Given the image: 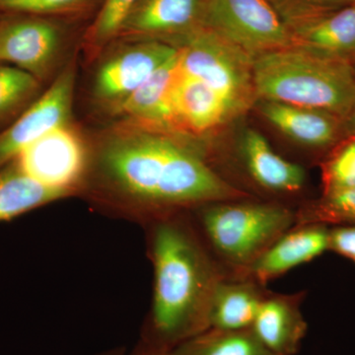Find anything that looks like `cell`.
<instances>
[{"mask_svg":"<svg viewBox=\"0 0 355 355\" xmlns=\"http://www.w3.org/2000/svg\"><path fill=\"white\" fill-rule=\"evenodd\" d=\"M260 110L266 120L302 146L319 148L336 139V121L327 112L272 101H261Z\"/></svg>","mask_w":355,"mask_h":355,"instance_id":"obj_20","label":"cell"},{"mask_svg":"<svg viewBox=\"0 0 355 355\" xmlns=\"http://www.w3.org/2000/svg\"><path fill=\"white\" fill-rule=\"evenodd\" d=\"M289 29L295 46L343 58L355 53V2Z\"/></svg>","mask_w":355,"mask_h":355,"instance_id":"obj_18","label":"cell"},{"mask_svg":"<svg viewBox=\"0 0 355 355\" xmlns=\"http://www.w3.org/2000/svg\"><path fill=\"white\" fill-rule=\"evenodd\" d=\"M239 153L245 174L259 190L284 198L295 197L304 190V168L275 153L260 132L248 130Z\"/></svg>","mask_w":355,"mask_h":355,"instance_id":"obj_13","label":"cell"},{"mask_svg":"<svg viewBox=\"0 0 355 355\" xmlns=\"http://www.w3.org/2000/svg\"><path fill=\"white\" fill-rule=\"evenodd\" d=\"M214 258L230 275H248L273 243L296 225V207L268 200H219L191 210Z\"/></svg>","mask_w":355,"mask_h":355,"instance_id":"obj_4","label":"cell"},{"mask_svg":"<svg viewBox=\"0 0 355 355\" xmlns=\"http://www.w3.org/2000/svg\"><path fill=\"white\" fill-rule=\"evenodd\" d=\"M179 72L180 51H178L171 60L156 70L121 105L111 120L175 133L172 98Z\"/></svg>","mask_w":355,"mask_h":355,"instance_id":"obj_15","label":"cell"},{"mask_svg":"<svg viewBox=\"0 0 355 355\" xmlns=\"http://www.w3.org/2000/svg\"><path fill=\"white\" fill-rule=\"evenodd\" d=\"M205 28L252 58L293 44L291 29L270 0H209Z\"/></svg>","mask_w":355,"mask_h":355,"instance_id":"obj_8","label":"cell"},{"mask_svg":"<svg viewBox=\"0 0 355 355\" xmlns=\"http://www.w3.org/2000/svg\"><path fill=\"white\" fill-rule=\"evenodd\" d=\"M310 223L355 226V187L328 193L321 200L296 207V225Z\"/></svg>","mask_w":355,"mask_h":355,"instance_id":"obj_25","label":"cell"},{"mask_svg":"<svg viewBox=\"0 0 355 355\" xmlns=\"http://www.w3.org/2000/svg\"><path fill=\"white\" fill-rule=\"evenodd\" d=\"M171 44L154 41H114L94 62L90 100L110 119L149 78L178 53Z\"/></svg>","mask_w":355,"mask_h":355,"instance_id":"obj_6","label":"cell"},{"mask_svg":"<svg viewBox=\"0 0 355 355\" xmlns=\"http://www.w3.org/2000/svg\"><path fill=\"white\" fill-rule=\"evenodd\" d=\"M179 51L182 71L216 90L236 114L253 102V58L241 49L203 28Z\"/></svg>","mask_w":355,"mask_h":355,"instance_id":"obj_7","label":"cell"},{"mask_svg":"<svg viewBox=\"0 0 355 355\" xmlns=\"http://www.w3.org/2000/svg\"><path fill=\"white\" fill-rule=\"evenodd\" d=\"M43 86L24 70L0 64V132L38 99Z\"/></svg>","mask_w":355,"mask_h":355,"instance_id":"obj_24","label":"cell"},{"mask_svg":"<svg viewBox=\"0 0 355 355\" xmlns=\"http://www.w3.org/2000/svg\"><path fill=\"white\" fill-rule=\"evenodd\" d=\"M169 355H275L263 347L252 329L240 331L209 328L184 340Z\"/></svg>","mask_w":355,"mask_h":355,"instance_id":"obj_21","label":"cell"},{"mask_svg":"<svg viewBox=\"0 0 355 355\" xmlns=\"http://www.w3.org/2000/svg\"><path fill=\"white\" fill-rule=\"evenodd\" d=\"M270 289L249 275H228L217 286L210 310V328L251 329Z\"/></svg>","mask_w":355,"mask_h":355,"instance_id":"obj_17","label":"cell"},{"mask_svg":"<svg viewBox=\"0 0 355 355\" xmlns=\"http://www.w3.org/2000/svg\"><path fill=\"white\" fill-rule=\"evenodd\" d=\"M88 26L32 16L0 20V64H12L43 85L51 84L80 51Z\"/></svg>","mask_w":355,"mask_h":355,"instance_id":"obj_5","label":"cell"},{"mask_svg":"<svg viewBox=\"0 0 355 355\" xmlns=\"http://www.w3.org/2000/svg\"><path fill=\"white\" fill-rule=\"evenodd\" d=\"M98 355H127L125 349L123 347H116V349H109L107 352H102Z\"/></svg>","mask_w":355,"mask_h":355,"instance_id":"obj_30","label":"cell"},{"mask_svg":"<svg viewBox=\"0 0 355 355\" xmlns=\"http://www.w3.org/2000/svg\"><path fill=\"white\" fill-rule=\"evenodd\" d=\"M329 251L335 252L355 263V226L338 225L330 229Z\"/></svg>","mask_w":355,"mask_h":355,"instance_id":"obj_28","label":"cell"},{"mask_svg":"<svg viewBox=\"0 0 355 355\" xmlns=\"http://www.w3.org/2000/svg\"><path fill=\"white\" fill-rule=\"evenodd\" d=\"M40 183L79 195L88 160V137L72 121L51 130L16 158Z\"/></svg>","mask_w":355,"mask_h":355,"instance_id":"obj_10","label":"cell"},{"mask_svg":"<svg viewBox=\"0 0 355 355\" xmlns=\"http://www.w3.org/2000/svg\"><path fill=\"white\" fill-rule=\"evenodd\" d=\"M140 0H104L99 12L88 26L80 51L87 64H94L113 43L128 16Z\"/></svg>","mask_w":355,"mask_h":355,"instance_id":"obj_23","label":"cell"},{"mask_svg":"<svg viewBox=\"0 0 355 355\" xmlns=\"http://www.w3.org/2000/svg\"><path fill=\"white\" fill-rule=\"evenodd\" d=\"M103 2L104 0H0V20L32 16L90 25Z\"/></svg>","mask_w":355,"mask_h":355,"instance_id":"obj_22","label":"cell"},{"mask_svg":"<svg viewBox=\"0 0 355 355\" xmlns=\"http://www.w3.org/2000/svg\"><path fill=\"white\" fill-rule=\"evenodd\" d=\"M324 195L355 187V140L345 144L324 165Z\"/></svg>","mask_w":355,"mask_h":355,"instance_id":"obj_27","label":"cell"},{"mask_svg":"<svg viewBox=\"0 0 355 355\" xmlns=\"http://www.w3.org/2000/svg\"><path fill=\"white\" fill-rule=\"evenodd\" d=\"M352 125H354V127L355 128V109H354V116H352Z\"/></svg>","mask_w":355,"mask_h":355,"instance_id":"obj_31","label":"cell"},{"mask_svg":"<svg viewBox=\"0 0 355 355\" xmlns=\"http://www.w3.org/2000/svg\"><path fill=\"white\" fill-rule=\"evenodd\" d=\"M254 92L272 101L345 114L355 109V78L343 58L292 46L253 58Z\"/></svg>","mask_w":355,"mask_h":355,"instance_id":"obj_3","label":"cell"},{"mask_svg":"<svg viewBox=\"0 0 355 355\" xmlns=\"http://www.w3.org/2000/svg\"><path fill=\"white\" fill-rule=\"evenodd\" d=\"M76 197L71 191L40 183L14 159L0 169V222L11 221L44 205Z\"/></svg>","mask_w":355,"mask_h":355,"instance_id":"obj_19","label":"cell"},{"mask_svg":"<svg viewBox=\"0 0 355 355\" xmlns=\"http://www.w3.org/2000/svg\"><path fill=\"white\" fill-rule=\"evenodd\" d=\"M188 139L113 121L88 137L87 166L78 197L141 225L205 203L250 198L217 174Z\"/></svg>","mask_w":355,"mask_h":355,"instance_id":"obj_1","label":"cell"},{"mask_svg":"<svg viewBox=\"0 0 355 355\" xmlns=\"http://www.w3.org/2000/svg\"><path fill=\"white\" fill-rule=\"evenodd\" d=\"M173 125L178 135L190 139L214 130L236 116L219 93L181 69L172 98Z\"/></svg>","mask_w":355,"mask_h":355,"instance_id":"obj_12","label":"cell"},{"mask_svg":"<svg viewBox=\"0 0 355 355\" xmlns=\"http://www.w3.org/2000/svg\"><path fill=\"white\" fill-rule=\"evenodd\" d=\"M330 247V229L324 224H299L289 229L259 259L248 275L266 286L289 270L309 263Z\"/></svg>","mask_w":355,"mask_h":355,"instance_id":"obj_16","label":"cell"},{"mask_svg":"<svg viewBox=\"0 0 355 355\" xmlns=\"http://www.w3.org/2000/svg\"><path fill=\"white\" fill-rule=\"evenodd\" d=\"M289 28L354 3L355 0H270Z\"/></svg>","mask_w":355,"mask_h":355,"instance_id":"obj_26","label":"cell"},{"mask_svg":"<svg viewBox=\"0 0 355 355\" xmlns=\"http://www.w3.org/2000/svg\"><path fill=\"white\" fill-rule=\"evenodd\" d=\"M78 53H74L38 99L0 132V169L53 128L72 121Z\"/></svg>","mask_w":355,"mask_h":355,"instance_id":"obj_9","label":"cell"},{"mask_svg":"<svg viewBox=\"0 0 355 355\" xmlns=\"http://www.w3.org/2000/svg\"><path fill=\"white\" fill-rule=\"evenodd\" d=\"M128 355H169V352L154 349V347H149V345L139 340L137 347Z\"/></svg>","mask_w":355,"mask_h":355,"instance_id":"obj_29","label":"cell"},{"mask_svg":"<svg viewBox=\"0 0 355 355\" xmlns=\"http://www.w3.org/2000/svg\"><path fill=\"white\" fill-rule=\"evenodd\" d=\"M144 227L153 287L139 342L170 352L210 328L214 293L230 273L205 245L190 212L161 217Z\"/></svg>","mask_w":355,"mask_h":355,"instance_id":"obj_2","label":"cell"},{"mask_svg":"<svg viewBox=\"0 0 355 355\" xmlns=\"http://www.w3.org/2000/svg\"><path fill=\"white\" fill-rule=\"evenodd\" d=\"M209 4V0H140L114 41L160 42L179 49L205 28Z\"/></svg>","mask_w":355,"mask_h":355,"instance_id":"obj_11","label":"cell"},{"mask_svg":"<svg viewBox=\"0 0 355 355\" xmlns=\"http://www.w3.org/2000/svg\"><path fill=\"white\" fill-rule=\"evenodd\" d=\"M306 295V291L279 293L270 291L263 299L251 329L273 354H298L308 330L301 310Z\"/></svg>","mask_w":355,"mask_h":355,"instance_id":"obj_14","label":"cell"}]
</instances>
